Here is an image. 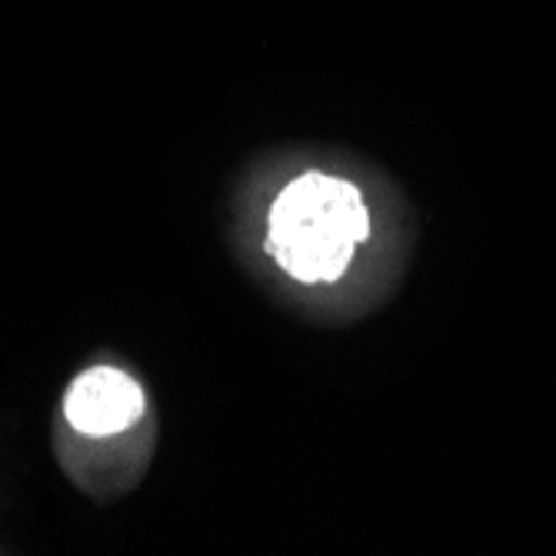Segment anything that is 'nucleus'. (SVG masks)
Wrapping results in <instances>:
<instances>
[{
    "label": "nucleus",
    "instance_id": "nucleus-1",
    "mask_svg": "<svg viewBox=\"0 0 556 556\" xmlns=\"http://www.w3.org/2000/svg\"><path fill=\"white\" fill-rule=\"evenodd\" d=\"M370 237L361 190L327 174H303L280 190L267 224L270 257L300 283L343 277L357 243Z\"/></svg>",
    "mask_w": 556,
    "mask_h": 556
},
{
    "label": "nucleus",
    "instance_id": "nucleus-2",
    "mask_svg": "<svg viewBox=\"0 0 556 556\" xmlns=\"http://www.w3.org/2000/svg\"><path fill=\"white\" fill-rule=\"evenodd\" d=\"M143 414V390L117 367H90L80 374L67 396L64 417L87 437H114L130 430Z\"/></svg>",
    "mask_w": 556,
    "mask_h": 556
}]
</instances>
